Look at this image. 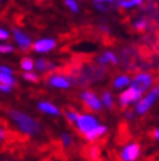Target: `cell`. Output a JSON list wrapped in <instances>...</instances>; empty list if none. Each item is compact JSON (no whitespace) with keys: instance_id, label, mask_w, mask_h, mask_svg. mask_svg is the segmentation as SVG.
<instances>
[{"instance_id":"6da1fadb","label":"cell","mask_w":159,"mask_h":161,"mask_svg":"<svg viewBox=\"0 0 159 161\" xmlns=\"http://www.w3.org/2000/svg\"><path fill=\"white\" fill-rule=\"evenodd\" d=\"M8 115H9L13 125L17 127V130L21 131L22 134H25L28 136H35L38 134H41L42 131L41 123L34 117L28 114V113L22 110H17V109H11L8 111Z\"/></svg>"},{"instance_id":"7402d4cb","label":"cell","mask_w":159,"mask_h":161,"mask_svg":"<svg viewBox=\"0 0 159 161\" xmlns=\"http://www.w3.org/2000/svg\"><path fill=\"white\" fill-rule=\"evenodd\" d=\"M22 79L26 80V81H30V83H38L39 81V76L33 71H29V72H23L22 74Z\"/></svg>"},{"instance_id":"3957f363","label":"cell","mask_w":159,"mask_h":161,"mask_svg":"<svg viewBox=\"0 0 159 161\" xmlns=\"http://www.w3.org/2000/svg\"><path fill=\"white\" fill-rule=\"evenodd\" d=\"M98 123H99L98 122V118L95 117V115L90 114V113H84V114H80L78 115L74 126H76L77 131L80 134L85 135V134L89 132L90 130H93V128L97 126Z\"/></svg>"},{"instance_id":"d4e9b609","label":"cell","mask_w":159,"mask_h":161,"mask_svg":"<svg viewBox=\"0 0 159 161\" xmlns=\"http://www.w3.org/2000/svg\"><path fill=\"white\" fill-rule=\"evenodd\" d=\"M14 51V46L9 43H2L0 45V54H11Z\"/></svg>"},{"instance_id":"836d02e7","label":"cell","mask_w":159,"mask_h":161,"mask_svg":"<svg viewBox=\"0 0 159 161\" xmlns=\"http://www.w3.org/2000/svg\"><path fill=\"white\" fill-rule=\"evenodd\" d=\"M125 117L128 118V119H132V118H133V113H131V111H126V113H125Z\"/></svg>"},{"instance_id":"1f68e13d","label":"cell","mask_w":159,"mask_h":161,"mask_svg":"<svg viewBox=\"0 0 159 161\" xmlns=\"http://www.w3.org/2000/svg\"><path fill=\"white\" fill-rule=\"evenodd\" d=\"M94 7L97 8L98 11H100V12H107V11H108L107 7H106L105 4H94Z\"/></svg>"},{"instance_id":"603a6c76","label":"cell","mask_w":159,"mask_h":161,"mask_svg":"<svg viewBox=\"0 0 159 161\" xmlns=\"http://www.w3.org/2000/svg\"><path fill=\"white\" fill-rule=\"evenodd\" d=\"M64 4L68 9L73 13H77L80 11V5L77 3V0H64Z\"/></svg>"},{"instance_id":"4dcf8cb0","label":"cell","mask_w":159,"mask_h":161,"mask_svg":"<svg viewBox=\"0 0 159 161\" xmlns=\"http://www.w3.org/2000/svg\"><path fill=\"white\" fill-rule=\"evenodd\" d=\"M117 0H93L94 4H112V3H116Z\"/></svg>"},{"instance_id":"5b68a950","label":"cell","mask_w":159,"mask_h":161,"mask_svg":"<svg viewBox=\"0 0 159 161\" xmlns=\"http://www.w3.org/2000/svg\"><path fill=\"white\" fill-rule=\"evenodd\" d=\"M153 84H154V77L153 75L147 74V72H140V74H137L131 83V85L140 89L142 93L147 92L153 86Z\"/></svg>"},{"instance_id":"4fadbf2b","label":"cell","mask_w":159,"mask_h":161,"mask_svg":"<svg viewBox=\"0 0 159 161\" xmlns=\"http://www.w3.org/2000/svg\"><path fill=\"white\" fill-rule=\"evenodd\" d=\"M98 63L99 64H112V66H116V64H119V58L112 51H105L98 58Z\"/></svg>"},{"instance_id":"cb8c5ba5","label":"cell","mask_w":159,"mask_h":161,"mask_svg":"<svg viewBox=\"0 0 159 161\" xmlns=\"http://www.w3.org/2000/svg\"><path fill=\"white\" fill-rule=\"evenodd\" d=\"M78 115H80V113H77L76 110H67L65 111V118H67L68 122H70V123H76Z\"/></svg>"},{"instance_id":"7c38bea8","label":"cell","mask_w":159,"mask_h":161,"mask_svg":"<svg viewBox=\"0 0 159 161\" xmlns=\"http://www.w3.org/2000/svg\"><path fill=\"white\" fill-rule=\"evenodd\" d=\"M107 126H105V125H100V123H98L97 126H95L93 130H90L87 134H85L84 136H85V139L87 140V142H95V140H98V139H100L103 135H105L106 132H107Z\"/></svg>"},{"instance_id":"8fae6325","label":"cell","mask_w":159,"mask_h":161,"mask_svg":"<svg viewBox=\"0 0 159 161\" xmlns=\"http://www.w3.org/2000/svg\"><path fill=\"white\" fill-rule=\"evenodd\" d=\"M38 110L43 113V114H47V115H52V117H58L60 115V109L56 106V105H54L52 102H49V101H41V102H38V105H37Z\"/></svg>"},{"instance_id":"d6a6232c","label":"cell","mask_w":159,"mask_h":161,"mask_svg":"<svg viewBox=\"0 0 159 161\" xmlns=\"http://www.w3.org/2000/svg\"><path fill=\"white\" fill-rule=\"evenodd\" d=\"M153 136L155 138V140H158V142H159V127H158V128H155V130H154Z\"/></svg>"},{"instance_id":"2e32d148","label":"cell","mask_w":159,"mask_h":161,"mask_svg":"<svg viewBox=\"0 0 159 161\" xmlns=\"http://www.w3.org/2000/svg\"><path fill=\"white\" fill-rule=\"evenodd\" d=\"M116 3L120 8H123V9H132L134 7L142 5L144 0H117Z\"/></svg>"},{"instance_id":"277c9868","label":"cell","mask_w":159,"mask_h":161,"mask_svg":"<svg viewBox=\"0 0 159 161\" xmlns=\"http://www.w3.org/2000/svg\"><path fill=\"white\" fill-rule=\"evenodd\" d=\"M142 96H144V93L140 89L134 88L133 85H129L128 89H125L119 96V103H120V106L126 108L129 105H133V103H137L142 98Z\"/></svg>"},{"instance_id":"5bb4252c","label":"cell","mask_w":159,"mask_h":161,"mask_svg":"<svg viewBox=\"0 0 159 161\" xmlns=\"http://www.w3.org/2000/svg\"><path fill=\"white\" fill-rule=\"evenodd\" d=\"M131 83H132L131 76H128V75H119V76L115 77V80H114L112 84H114L115 89L119 91V89H124V88L129 86Z\"/></svg>"},{"instance_id":"ba28073f","label":"cell","mask_w":159,"mask_h":161,"mask_svg":"<svg viewBox=\"0 0 159 161\" xmlns=\"http://www.w3.org/2000/svg\"><path fill=\"white\" fill-rule=\"evenodd\" d=\"M141 155V146L138 143H128L121 149L120 158L121 161H136Z\"/></svg>"},{"instance_id":"f1b7e54d","label":"cell","mask_w":159,"mask_h":161,"mask_svg":"<svg viewBox=\"0 0 159 161\" xmlns=\"http://www.w3.org/2000/svg\"><path fill=\"white\" fill-rule=\"evenodd\" d=\"M7 136H8V132H7V130L4 127H2L0 126V144L2 143H4L5 140H7Z\"/></svg>"},{"instance_id":"e0dca14e","label":"cell","mask_w":159,"mask_h":161,"mask_svg":"<svg viewBox=\"0 0 159 161\" xmlns=\"http://www.w3.org/2000/svg\"><path fill=\"white\" fill-rule=\"evenodd\" d=\"M100 101H102V105L106 106L108 110L114 109V96H112L111 92H108V91L103 92L102 97H100Z\"/></svg>"},{"instance_id":"ffe728a7","label":"cell","mask_w":159,"mask_h":161,"mask_svg":"<svg viewBox=\"0 0 159 161\" xmlns=\"http://www.w3.org/2000/svg\"><path fill=\"white\" fill-rule=\"evenodd\" d=\"M147 26H149V21L146 19H138L133 24V28L137 31H144V30L147 29Z\"/></svg>"},{"instance_id":"d590c367","label":"cell","mask_w":159,"mask_h":161,"mask_svg":"<svg viewBox=\"0 0 159 161\" xmlns=\"http://www.w3.org/2000/svg\"><path fill=\"white\" fill-rule=\"evenodd\" d=\"M0 4H2V0H0Z\"/></svg>"},{"instance_id":"4316f807","label":"cell","mask_w":159,"mask_h":161,"mask_svg":"<svg viewBox=\"0 0 159 161\" xmlns=\"http://www.w3.org/2000/svg\"><path fill=\"white\" fill-rule=\"evenodd\" d=\"M0 74H7V75H14V71L9 66H0Z\"/></svg>"},{"instance_id":"f546056e","label":"cell","mask_w":159,"mask_h":161,"mask_svg":"<svg viewBox=\"0 0 159 161\" xmlns=\"http://www.w3.org/2000/svg\"><path fill=\"white\" fill-rule=\"evenodd\" d=\"M13 91V88L9 85H5V84H0V92L2 93H11Z\"/></svg>"},{"instance_id":"ac0fdd59","label":"cell","mask_w":159,"mask_h":161,"mask_svg":"<svg viewBox=\"0 0 159 161\" xmlns=\"http://www.w3.org/2000/svg\"><path fill=\"white\" fill-rule=\"evenodd\" d=\"M20 67L23 72H29V71H33L34 69V60L29 58V56H25L22 58L21 62H20Z\"/></svg>"},{"instance_id":"9a60e30c","label":"cell","mask_w":159,"mask_h":161,"mask_svg":"<svg viewBox=\"0 0 159 161\" xmlns=\"http://www.w3.org/2000/svg\"><path fill=\"white\" fill-rule=\"evenodd\" d=\"M54 67H55V66H54L52 63H50L49 60H46V59H43V58H39L38 60L34 62V68L38 69L39 72L50 71V69H52Z\"/></svg>"},{"instance_id":"8992f818","label":"cell","mask_w":159,"mask_h":161,"mask_svg":"<svg viewBox=\"0 0 159 161\" xmlns=\"http://www.w3.org/2000/svg\"><path fill=\"white\" fill-rule=\"evenodd\" d=\"M80 98L84 102V105L87 109H90L91 111H100L103 109L100 97H98V96L91 91H84L80 94Z\"/></svg>"},{"instance_id":"44dd1931","label":"cell","mask_w":159,"mask_h":161,"mask_svg":"<svg viewBox=\"0 0 159 161\" xmlns=\"http://www.w3.org/2000/svg\"><path fill=\"white\" fill-rule=\"evenodd\" d=\"M60 140H61V144L65 148H69L73 144V138H72V135H70L69 132H63L61 136H60Z\"/></svg>"},{"instance_id":"d6986e66","label":"cell","mask_w":159,"mask_h":161,"mask_svg":"<svg viewBox=\"0 0 159 161\" xmlns=\"http://www.w3.org/2000/svg\"><path fill=\"white\" fill-rule=\"evenodd\" d=\"M0 84H5L9 86H14L17 84V80H16L14 75H7V74H0Z\"/></svg>"},{"instance_id":"7a4b0ae2","label":"cell","mask_w":159,"mask_h":161,"mask_svg":"<svg viewBox=\"0 0 159 161\" xmlns=\"http://www.w3.org/2000/svg\"><path fill=\"white\" fill-rule=\"evenodd\" d=\"M158 98H159V85L154 86L153 89H150L146 96H142V98L136 103L134 113H136L137 115L146 114V113L150 110V108L158 101Z\"/></svg>"},{"instance_id":"e575fe53","label":"cell","mask_w":159,"mask_h":161,"mask_svg":"<svg viewBox=\"0 0 159 161\" xmlns=\"http://www.w3.org/2000/svg\"><path fill=\"white\" fill-rule=\"evenodd\" d=\"M35 2H44V0H35Z\"/></svg>"},{"instance_id":"9c48e42d","label":"cell","mask_w":159,"mask_h":161,"mask_svg":"<svg viewBox=\"0 0 159 161\" xmlns=\"http://www.w3.org/2000/svg\"><path fill=\"white\" fill-rule=\"evenodd\" d=\"M13 38H14V42L17 43V46L22 51H28L31 49V45H33V41H31V38L29 34H26L25 31H22L21 29L18 28H14L13 31Z\"/></svg>"},{"instance_id":"30bf717a","label":"cell","mask_w":159,"mask_h":161,"mask_svg":"<svg viewBox=\"0 0 159 161\" xmlns=\"http://www.w3.org/2000/svg\"><path fill=\"white\" fill-rule=\"evenodd\" d=\"M47 83H49L50 86L56 88V89H69L70 85H72V80L65 75L52 74V75H50Z\"/></svg>"},{"instance_id":"484cf974","label":"cell","mask_w":159,"mask_h":161,"mask_svg":"<svg viewBox=\"0 0 159 161\" xmlns=\"http://www.w3.org/2000/svg\"><path fill=\"white\" fill-rule=\"evenodd\" d=\"M89 156H90L91 160L97 161L98 157H99V148L98 147H91L90 148V152H89Z\"/></svg>"},{"instance_id":"83f0119b","label":"cell","mask_w":159,"mask_h":161,"mask_svg":"<svg viewBox=\"0 0 159 161\" xmlns=\"http://www.w3.org/2000/svg\"><path fill=\"white\" fill-rule=\"evenodd\" d=\"M8 38H9V31L4 28H0V41H7Z\"/></svg>"},{"instance_id":"52a82bcc","label":"cell","mask_w":159,"mask_h":161,"mask_svg":"<svg viewBox=\"0 0 159 161\" xmlns=\"http://www.w3.org/2000/svg\"><path fill=\"white\" fill-rule=\"evenodd\" d=\"M56 39L54 38H39L31 45V49L37 54H47L56 47Z\"/></svg>"}]
</instances>
